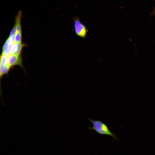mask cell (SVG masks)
<instances>
[{"label":"cell","instance_id":"7a4b0ae2","mask_svg":"<svg viewBox=\"0 0 155 155\" xmlns=\"http://www.w3.org/2000/svg\"><path fill=\"white\" fill-rule=\"evenodd\" d=\"M74 31L79 37L84 38L86 37L88 32L86 27L80 21L79 17L73 18Z\"/></svg>","mask_w":155,"mask_h":155},{"label":"cell","instance_id":"6da1fadb","mask_svg":"<svg viewBox=\"0 0 155 155\" xmlns=\"http://www.w3.org/2000/svg\"><path fill=\"white\" fill-rule=\"evenodd\" d=\"M88 119L93 125L92 127H89V129H93L99 134L110 136L118 140L116 135L110 131L106 124L99 120H93L90 118Z\"/></svg>","mask_w":155,"mask_h":155},{"label":"cell","instance_id":"3957f363","mask_svg":"<svg viewBox=\"0 0 155 155\" xmlns=\"http://www.w3.org/2000/svg\"><path fill=\"white\" fill-rule=\"evenodd\" d=\"M153 13L154 14H155V8L154 10V12H153Z\"/></svg>","mask_w":155,"mask_h":155}]
</instances>
